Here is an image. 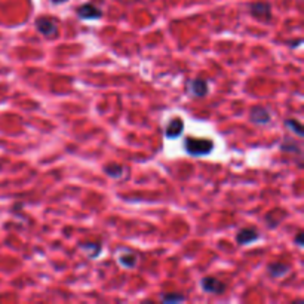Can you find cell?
Masks as SVG:
<instances>
[{
    "mask_svg": "<svg viewBox=\"0 0 304 304\" xmlns=\"http://www.w3.org/2000/svg\"><path fill=\"white\" fill-rule=\"evenodd\" d=\"M249 14L263 21V23H268L271 20V5L266 3V2H255L249 5Z\"/></svg>",
    "mask_w": 304,
    "mask_h": 304,
    "instance_id": "obj_3",
    "label": "cell"
},
{
    "mask_svg": "<svg viewBox=\"0 0 304 304\" xmlns=\"http://www.w3.org/2000/svg\"><path fill=\"white\" fill-rule=\"evenodd\" d=\"M183 132H184V122L180 117H174L165 129V137L168 140H175L180 138Z\"/></svg>",
    "mask_w": 304,
    "mask_h": 304,
    "instance_id": "obj_8",
    "label": "cell"
},
{
    "mask_svg": "<svg viewBox=\"0 0 304 304\" xmlns=\"http://www.w3.org/2000/svg\"><path fill=\"white\" fill-rule=\"evenodd\" d=\"M282 212H283V211H280V209H274V211L268 212V214L266 215V223H267V226H270L271 228L277 227V226L282 223V218H280V214H282Z\"/></svg>",
    "mask_w": 304,
    "mask_h": 304,
    "instance_id": "obj_17",
    "label": "cell"
},
{
    "mask_svg": "<svg viewBox=\"0 0 304 304\" xmlns=\"http://www.w3.org/2000/svg\"><path fill=\"white\" fill-rule=\"evenodd\" d=\"M260 239V231L254 227H245V228H240L236 234V242L239 245H251L252 242L258 240Z\"/></svg>",
    "mask_w": 304,
    "mask_h": 304,
    "instance_id": "obj_7",
    "label": "cell"
},
{
    "mask_svg": "<svg viewBox=\"0 0 304 304\" xmlns=\"http://www.w3.org/2000/svg\"><path fill=\"white\" fill-rule=\"evenodd\" d=\"M279 149H280V152H283V153H297V154H301V146H300L294 138H289V137H286V138L280 143Z\"/></svg>",
    "mask_w": 304,
    "mask_h": 304,
    "instance_id": "obj_13",
    "label": "cell"
},
{
    "mask_svg": "<svg viewBox=\"0 0 304 304\" xmlns=\"http://www.w3.org/2000/svg\"><path fill=\"white\" fill-rule=\"evenodd\" d=\"M76 15L83 20V21H94V20H100L103 17V11L100 8H97L94 3H83L77 8Z\"/></svg>",
    "mask_w": 304,
    "mask_h": 304,
    "instance_id": "obj_5",
    "label": "cell"
},
{
    "mask_svg": "<svg viewBox=\"0 0 304 304\" xmlns=\"http://www.w3.org/2000/svg\"><path fill=\"white\" fill-rule=\"evenodd\" d=\"M249 120L255 125H267L271 120L270 112L263 106H255L249 112Z\"/></svg>",
    "mask_w": 304,
    "mask_h": 304,
    "instance_id": "obj_6",
    "label": "cell"
},
{
    "mask_svg": "<svg viewBox=\"0 0 304 304\" xmlns=\"http://www.w3.org/2000/svg\"><path fill=\"white\" fill-rule=\"evenodd\" d=\"M66 2H69V0H51L52 5H63V3H66Z\"/></svg>",
    "mask_w": 304,
    "mask_h": 304,
    "instance_id": "obj_20",
    "label": "cell"
},
{
    "mask_svg": "<svg viewBox=\"0 0 304 304\" xmlns=\"http://www.w3.org/2000/svg\"><path fill=\"white\" fill-rule=\"evenodd\" d=\"M35 26H36V30L40 35H43L45 38H54V36L58 35V24L52 18L40 17V18L36 20Z\"/></svg>",
    "mask_w": 304,
    "mask_h": 304,
    "instance_id": "obj_4",
    "label": "cell"
},
{
    "mask_svg": "<svg viewBox=\"0 0 304 304\" xmlns=\"http://www.w3.org/2000/svg\"><path fill=\"white\" fill-rule=\"evenodd\" d=\"M200 288H202L203 292H206V294L223 295V294L226 292V289H227V285H226L223 280H220V279H217V277H214V276H205V277H202V280H200Z\"/></svg>",
    "mask_w": 304,
    "mask_h": 304,
    "instance_id": "obj_2",
    "label": "cell"
},
{
    "mask_svg": "<svg viewBox=\"0 0 304 304\" xmlns=\"http://www.w3.org/2000/svg\"><path fill=\"white\" fill-rule=\"evenodd\" d=\"M79 248L88 254L89 258H97L101 254V243L100 242H80Z\"/></svg>",
    "mask_w": 304,
    "mask_h": 304,
    "instance_id": "obj_12",
    "label": "cell"
},
{
    "mask_svg": "<svg viewBox=\"0 0 304 304\" xmlns=\"http://www.w3.org/2000/svg\"><path fill=\"white\" fill-rule=\"evenodd\" d=\"M289 271H291V266L286 264V263L274 261V263H270V264L267 266V273H268L273 279L285 277Z\"/></svg>",
    "mask_w": 304,
    "mask_h": 304,
    "instance_id": "obj_10",
    "label": "cell"
},
{
    "mask_svg": "<svg viewBox=\"0 0 304 304\" xmlns=\"http://www.w3.org/2000/svg\"><path fill=\"white\" fill-rule=\"evenodd\" d=\"M301 43H303V39H297L294 42H289V46L291 48H298V46H301Z\"/></svg>",
    "mask_w": 304,
    "mask_h": 304,
    "instance_id": "obj_19",
    "label": "cell"
},
{
    "mask_svg": "<svg viewBox=\"0 0 304 304\" xmlns=\"http://www.w3.org/2000/svg\"><path fill=\"white\" fill-rule=\"evenodd\" d=\"M117 258H119V264L125 268H134L138 263V255L129 249H125Z\"/></svg>",
    "mask_w": 304,
    "mask_h": 304,
    "instance_id": "obj_11",
    "label": "cell"
},
{
    "mask_svg": "<svg viewBox=\"0 0 304 304\" xmlns=\"http://www.w3.org/2000/svg\"><path fill=\"white\" fill-rule=\"evenodd\" d=\"M294 242H295L297 246H303V245H304V240H303V231H298V233H297Z\"/></svg>",
    "mask_w": 304,
    "mask_h": 304,
    "instance_id": "obj_18",
    "label": "cell"
},
{
    "mask_svg": "<svg viewBox=\"0 0 304 304\" xmlns=\"http://www.w3.org/2000/svg\"><path fill=\"white\" fill-rule=\"evenodd\" d=\"M160 300L165 304H177V303L186 301V295L181 292H165L160 295Z\"/></svg>",
    "mask_w": 304,
    "mask_h": 304,
    "instance_id": "obj_15",
    "label": "cell"
},
{
    "mask_svg": "<svg viewBox=\"0 0 304 304\" xmlns=\"http://www.w3.org/2000/svg\"><path fill=\"white\" fill-rule=\"evenodd\" d=\"M285 126H286L294 135H297V137H300V138L304 137L303 125H301V122H298L297 119H286V120H285Z\"/></svg>",
    "mask_w": 304,
    "mask_h": 304,
    "instance_id": "obj_16",
    "label": "cell"
},
{
    "mask_svg": "<svg viewBox=\"0 0 304 304\" xmlns=\"http://www.w3.org/2000/svg\"><path fill=\"white\" fill-rule=\"evenodd\" d=\"M184 150L190 156H206L212 153L214 150V141L211 138H194V137H187L184 140Z\"/></svg>",
    "mask_w": 304,
    "mask_h": 304,
    "instance_id": "obj_1",
    "label": "cell"
},
{
    "mask_svg": "<svg viewBox=\"0 0 304 304\" xmlns=\"http://www.w3.org/2000/svg\"><path fill=\"white\" fill-rule=\"evenodd\" d=\"M103 171H104V174L109 175L110 178H120V177L123 175V172H125L123 166L119 165V163H109V165H106V166L103 168Z\"/></svg>",
    "mask_w": 304,
    "mask_h": 304,
    "instance_id": "obj_14",
    "label": "cell"
},
{
    "mask_svg": "<svg viewBox=\"0 0 304 304\" xmlns=\"http://www.w3.org/2000/svg\"><path fill=\"white\" fill-rule=\"evenodd\" d=\"M189 92L196 98H203L208 95V82L203 79H193L189 82Z\"/></svg>",
    "mask_w": 304,
    "mask_h": 304,
    "instance_id": "obj_9",
    "label": "cell"
}]
</instances>
